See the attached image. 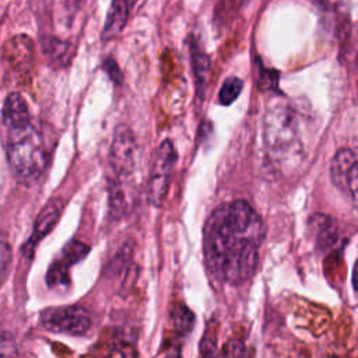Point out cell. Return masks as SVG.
<instances>
[{"mask_svg": "<svg viewBox=\"0 0 358 358\" xmlns=\"http://www.w3.org/2000/svg\"><path fill=\"white\" fill-rule=\"evenodd\" d=\"M264 141L277 161H289L301 154L298 117L284 102L270 105L264 115Z\"/></svg>", "mask_w": 358, "mask_h": 358, "instance_id": "3957f363", "label": "cell"}, {"mask_svg": "<svg viewBox=\"0 0 358 358\" xmlns=\"http://www.w3.org/2000/svg\"><path fill=\"white\" fill-rule=\"evenodd\" d=\"M222 352L225 355H231V357H236V355H243L245 354V347L243 343L239 340H229L225 345Z\"/></svg>", "mask_w": 358, "mask_h": 358, "instance_id": "d4e9b609", "label": "cell"}, {"mask_svg": "<svg viewBox=\"0 0 358 358\" xmlns=\"http://www.w3.org/2000/svg\"><path fill=\"white\" fill-rule=\"evenodd\" d=\"M309 228L315 238L316 246L322 249L331 248L337 241L336 222L324 214H315L309 220Z\"/></svg>", "mask_w": 358, "mask_h": 358, "instance_id": "8fae6325", "label": "cell"}, {"mask_svg": "<svg viewBox=\"0 0 358 358\" xmlns=\"http://www.w3.org/2000/svg\"><path fill=\"white\" fill-rule=\"evenodd\" d=\"M358 166L357 155L350 148H340L330 164V178L333 183L343 192L351 194L352 200L357 199L358 190Z\"/></svg>", "mask_w": 358, "mask_h": 358, "instance_id": "52a82bcc", "label": "cell"}, {"mask_svg": "<svg viewBox=\"0 0 358 358\" xmlns=\"http://www.w3.org/2000/svg\"><path fill=\"white\" fill-rule=\"evenodd\" d=\"M11 246L8 243L7 236L0 232V287L3 285L7 274H8V268L11 264Z\"/></svg>", "mask_w": 358, "mask_h": 358, "instance_id": "ffe728a7", "label": "cell"}, {"mask_svg": "<svg viewBox=\"0 0 358 358\" xmlns=\"http://www.w3.org/2000/svg\"><path fill=\"white\" fill-rule=\"evenodd\" d=\"M63 211V201L60 199H53L50 200L39 213L35 225H34V231H32V236L28 241V243L25 245V253L27 256L32 255V250L35 248V245L43 238L46 236L57 224L60 215Z\"/></svg>", "mask_w": 358, "mask_h": 358, "instance_id": "ba28073f", "label": "cell"}, {"mask_svg": "<svg viewBox=\"0 0 358 358\" xmlns=\"http://www.w3.org/2000/svg\"><path fill=\"white\" fill-rule=\"evenodd\" d=\"M17 354V345L13 336L0 326V357H11Z\"/></svg>", "mask_w": 358, "mask_h": 358, "instance_id": "7402d4cb", "label": "cell"}, {"mask_svg": "<svg viewBox=\"0 0 358 358\" xmlns=\"http://www.w3.org/2000/svg\"><path fill=\"white\" fill-rule=\"evenodd\" d=\"M46 282L50 288H57L67 285L69 282V267L64 266L60 260H56L48 270Z\"/></svg>", "mask_w": 358, "mask_h": 358, "instance_id": "d6986e66", "label": "cell"}, {"mask_svg": "<svg viewBox=\"0 0 358 358\" xmlns=\"http://www.w3.org/2000/svg\"><path fill=\"white\" fill-rule=\"evenodd\" d=\"M7 158L11 172L20 183L32 185L41 178L48 164V155L41 133L31 123L10 130Z\"/></svg>", "mask_w": 358, "mask_h": 358, "instance_id": "7a4b0ae2", "label": "cell"}, {"mask_svg": "<svg viewBox=\"0 0 358 358\" xmlns=\"http://www.w3.org/2000/svg\"><path fill=\"white\" fill-rule=\"evenodd\" d=\"M217 348V336L215 333H206L203 340L200 341V352L203 355H213Z\"/></svg>", "mask_w": 358, "mask_h": 358, "instance_id": "cb8c5ba5", "label": "cell"}, {"mask_svg": "<svg viewBox=\"0 0 358 358\" xmlns=\"http://www.w3.org/2000/svg\"><path fill=\"white\" fill-rule=\"evenodd\" d=\"M243 88V81L238 77H228L218 94V99L222 105H231L241 94Z\"/></svg>", "mask_w": 358, "mask_h": 358, "instance_id": "ac0fdd59", "label": "cell"}, {"mask_svg": "<svg viewBox=\"0 0 358 358\" xmlns=\"http://www.w3.org/2000/svg\"><path fill=\"white\" fill-rule=\"evenodd\" d=\"M126 180L115 178L109 180V211L113 217H123L130 206L127 192H126Z\"/></svg>", "mask_w": 358, "mask_h": 358, "instance_id": "5bb4252c", "label": "cell"}, {"mask_svg": "<svg viewBox=\"0 0 358 358\" xmlns=\"http://www.w3.org/2000/svg\"><path fill=\"white\" fill-rule=\"evenodd\" d=\"M129 11H130L129 0H112V4L106 15L103 32H102L103 39H112L123 31L129 18Z\"/></svg>", "mask_w": 358, "mask_h": 358, "instance_id": "7c38bea8", "label": "cell"}, {"mask_svg": "<svg viewBox=\"0 0 358 358\" xmlns=\"http://www.w3.org/2000/svg\"><path fill=\"white\" fill-rule=\"evenodd\" d=\"M42 52L48 60L57 66H64L70 59V45L55 36L42 38Z\"/></svg>", "mask_w": 358, "mask_h": 358, "instance_id": "9a60e30c", "label": "cell"}, {"mask_svg": "<svg viewBox=\"0 0 358 358\" xmlns=\"http://www.w3.org/2000/svg\"><path fill=\"white\" fill-rule=\"evenodd\" d=\"M203 234L204 259L211 275L231 285L250 280L266 228L248 201L220 204L207 218Z\"/></svg>", "mask_w": 358, "mask_h": 358, "instance_id": "6da1fadb", "label": "cell"}, {"mask_svg": "<svg viewBox=\"0 0 358 358\" xmlns=\"http://www.w3.org/2000/svg\"><path fill=\"white\" fill-rule=\"evenodd\" d=\"M88 252H90V246H88V245H85V243H83V242H80V241H70V242L64 246V249H63L62 256H60L59 260H60L64 266L70 267V266L76 264L77 262L83 260V259L87 256Z\"/></svg>", "mask_w": 358, "mask_h": 358, "instance_id": "e0dca14e", "label": "cell"}, {"mask_svg": "<svg viewBox=\"0 0 358 358\" xmlns=\"http://www.w3.org/2000/svg\"><path fill=\"white\" fill-rule=\"evenodd\" d=\"M171 322L175 330L180 336H185L192 330L194 323V316L187 306H185L183 303H178L171 309Z\"/></svg>", "mask_w": 358, "mask_h": 358, "instance_id": "2e32d148", "label": "cell"}, {"mask_svg": "<svg viewBox=\"0 0 358 358\" xmlns=\"http://www.w3.org/2000/svg\"><path fill=\"white\" fill-rule=\"evenodd\" d=\"M102 69L108 73V76L110 77V80L116 85H119L122 83V73H120V70H119V67H117V64L113 59H110V57L105 59L103 63H102Z\"/></svg>", "mask_w": 358, "mask_h": 358, "instance_id": "603a6c76", "label": "cell"}, {"mask_svg": "<svg viewBox=\"0 0 358 358\" xmlns=\"http://www.w3.org/2000/svg\"><path fill=\"white\" fill-rule=\"evenodd\" d=\"M176 159V151L171 140H164L152 157L147 183V196L154 207H161L166 197Z\"/></svg>", "mask_w": 358, "mask_h": 358, "instance_id": "277c9868", "label": "cell"}, {"mask_svg": "<svg viewBox=\"0 0 358 358\" xmlns=\"http://www.w3.org/2000/svg\"><path fill=\"white\" fill-rule=\"evenodd\" d=\"M131 255H133V246H131V243L129 242V243H124L122 248H120V250L117 252V255L113 257V260L110 262V264H109V270H112V271H119L122 267H124L126 266V263L129 262V259L131 257Z\"/></svg>", "mask_w": 358, "mask_h": 358, "instance_id": "44dd1931", "label": "cell"}, {"mask_svg": "<svg viewBox=\"0 0 358 358\" xmlns=\"http://www.w3.org/2000/svg\"><path fill=\"white\" fill-rule=\"evenodd\" d=\"M3 123L11 130L22 127L29 123V112L24 96L18 92H11L7 95L3 103Z\"/></svg>", "mask_w": 358, "mask_h": 358, "instance_id": "30bf717a", "label": "cell"}, {"mask_svg": "<svg viewBox=\"0 0 358 358\" xmlns=\"http://www.w3.org/2000/svg\"><path fill=\"white\" fill-rule=\"evenodd\" d=\"M6 60L11 67L20 73H25L31 69L34 60L32 41L25 35L14 36L4 48Z\"/></svg>", "mask_w": 358, "mask_h": 358, "instance_id": "9c48e42d", "label": "cell"}, {"mask_svg": "<svg viewBox=\"0 0 358 358\" xmlns=\"http://www.w3.org/2000/svg\"><path fill=\"white\" fill-rule=\"evenodd\" d=\"M39 322L49 331L71 336H81L91 326L88 310L78 305L46 308L41 312Z\"/></svg>", "mask_w": 358, "mask_h": 358, "instance_id": "5b68a950", "label": "cell"}, {"mask_svg": "<svg viewBox=\"0 0 358 358\" xmlns=\"http://www.w3.org/2000/svg\"><path fill=\"white\" fill-rule=\"evenodd\" d=\"M109 159L115 178L129 179L133 175L137 159V144L131 130L124 124L117 126L113 133Z\"/></svg>", "mask_w": 358, "mask_h": 358, "instance_id": "8992f818", "label": "cell"}, {"mask_svg": "<svg viewBox=\"0 0 358 358\" xmlns=\"http://www.w3.org/2000/svg\"><path fill=\"white\" fill-rule=\"evenodd\" d=\"M190 57H192L194 81H196L197 98L203 99L204 98V91H206L207 74H208V70H210V59L199 48V45L196 42H192V45H190Z\"/></svg>", "mask_w": 358, "mask_h": 358, "instance_id": "4fadbf2b", "label": "cell"}]
</instances>
